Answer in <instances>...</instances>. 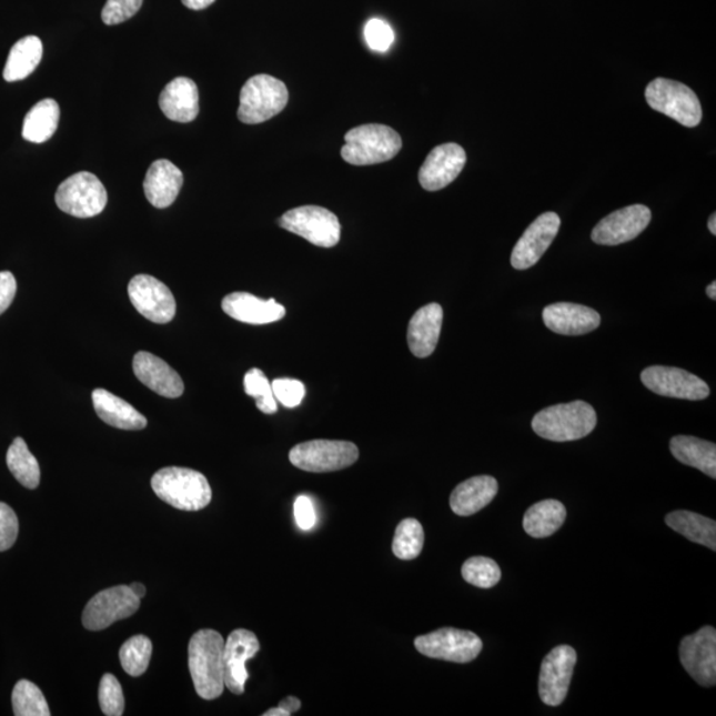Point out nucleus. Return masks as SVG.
I'll return each mask as SVG.
<instances>
[{
  "label": "nucleus",
  "mask_w": 716,
  "mask_h": 716,
  "mask_svg": "<svg viewBox=\"0 0 716 716\" xmlns=\"http://www.w3.org/2000/svg\"><path fill=\"white\" fill-rule=\"evenodd\" d=\"M224 639L211 629L196 632L189 644V668L195 692L213 700L224 690Z\"/></svg>",
  "instance_id": "obj_1"
},
{
  "label": "nucleus",
  "mask_w": 716,
  "mask_h": 716,
  "mask_svg": "<svg viewBox=\"0 0 716 716\" xmlns=\"http://www.w3.org/2000/svg\"><path fill=\"white\" fill-rule=\"evenodd\" d=\"M597 425V414L584 401L543 409L532 420V428L544 440L571 442L585 438Z\"/></svg>",
  "instance_id": "obj_2"
},
{
  "label": "nucleus",
  "mask_w": 716,
  "mask_h": 716,
  "mask_svg": "<svg viewBox=\"0 0 716 716\" xmlns=\"http://www.w3.org/2000/svg\"><path fill=\"white\" fill-rule=\"evenodd\" d=\"M152 488L161 501L182 511L208 507L213 491L206 476L185 467H165L152 477Z\"/></svg>",
  "instance_id": "obj_3"
},
{
  "label": "nucleus",
  "mask_w": 716,
  "mask_h": 716,
  "mask_svg": "<svg viewBox=\"0 0 716 716\" xmlns=\"http://www.w3.org/2000/svg\"><path fill=\"white\" fill-rule=\"evenodd\" d=\"M402 149L401 135L391 127L367 124L351 129L341 149L344 161L354 167L391 161Z\"/></svg>",
  "instance_id": "obj_4"
},
{
  "label": "nucleus",
  "mask_w": 716,
  "mask_h": 716,
  "mask_svg": "<svg viewBox=\"0 0 716 716\" xmlns=\"http://www.w3.org/2000/svg\"><path fill=\"white\" fill-rule=\"evenodd\" d=\"M289 98V90L283 81L270 74H256L242 88L238 119L243 124H262L281 113Z\"/></svg>",
  "instance_id": "obj_5"
},
{
  "label": "nucleus",
  "mask_w": 716,
  "mask_h": 716,
  "mask_svg": "<svg viewBox=\"0 0 716 716\" xmlns=\"http://www.w3.org/2000/svg\"><path fill=\"white\" fill-rule=\"evenodd\" d=\"M645 98L654 111L668 115L680 125L695 128L702 121L697 93L679 81L658 78L646 87Z\"/></svg>",
  "instance_id": "obj_6"
},
{
  "label": "nucleus",
  "mask_w": 716,
  "mask_h": 716,
  "mask_svg": "<svg viewBox=\"0 0 716 716\" xmlns=\"http://www.w3.org/2000/svg\"><path fill=\"white\" fill-rule=\"evenodd\" d=\"M359 455V447L352 442L315 440L293 447L290 461L303 472L332 473L354 465Z\"/></svg>",
  "instance_id": "obj_7"
},
{
  "label": "nucleus",
  "mask_w": 716,
  "mask_h": 716,
  "mask_svg": "<svg viewBox=\"0 0 716 716\" xmlns=\"http://www.w3.org/2000/svg\"><path fill=\"white\" fill-rule=\"evenodd\" d=\"M415 649L425 657L448 660L455 664L472 663L480 656L483 643L475 633L443 627L414 641Z\"/></svg>",
  "instance_id": "obj_8"
},
{
  "label": "nucleus",
  "mask_w": 716,
  "mask_h": 716,
  "mask_svg": "<svg viewBox=\"0 0 716 716\" xmlns=\"http://www.w3.org/2000/svg\"><path fill=\"white\" fill-rule=\"evenodd\" d=\"M58 208L77 218H92L104 211L108 193L92 173L81 172L67 179L54 195Z\"/></svg>",
  "instance_id": "obj_9"
},
{
  "label": "nucleus",
  "mask_w": 716,
  "mask_h": 716,
  "mask_svg": "<svg viewBox=\"0 0 716 716\" xmlns=\"http://www.w3.org/2000/svg\"><path fill=\"white\" fill-rule=\"evenodd\" d=\"M281 228L319 248L331 249L340 242L341 224L332 211L320 206H302L286 211L279 220Z\"/></svg>",
  "instance_id": "obj_10"
},
{
  "label": "nucleus",
  "mask_w": 716,
  "mask_h": 716,
  "mask_svg": "<svg viewBox=\"0 0 716 716\" xmlns=\"http://www.w3.org/2000/svg\"><path fill=\"white\" fill-rule=\"evenodd\" d=\"M141 599L134 595L129 585L113 586L95 595L83 612V625L88 631L107 629L120 619L134 615L140 608Z\"/></svg>",
  "instance_id": "obj_11"
},
{
  "label": "nucleus",
  "mask_w": 716,
  "mask_h": 716,
  "mask_svg": "<svg viewBox=\"0 0 716 716\" xmlns=\"http://www.w3.org/2000/svg\"><path fill=\"white\" fill-rule=\"evenodd\" d=\"M641 381L651 392L664 397L700 401L710 395V387L695 374L672 366H649L641 373Z\"/></svg>",
  "instance_id": "obj_12"
},
{
  "label": "nucleus",
  "mask_w": 716,
  "mask_h": 716,
  "mask_svg": "<svg viewBox=\"0 0 716 716\" xmlns=\"http://www.w3.org/2000/svg\"><path fill=\"white\" fill-rule=\"evenodd\" d=\"M577 653L568 645H561L544 658L538 677V695L545 705L561 706L569 692Z\"/></svg>",
  "instance_id": "obj_13"
},
{
  "label": "nucleus",
  "mask_w": 716,
  "mask_h": 716,
  "mask_svg": "<svg viewBox=\"0 0 716 716\" xmlns=\"http://www.w3.org/2000/svg\"><path fill=\"white\" fill-rule=\"evenodd\" d=\"M128 293L134 309L150 322L168 324L174 319L175 299L159 279L143 274L134 276L128 285Z\"/></svg>",
  "instance_id": "obj_14"
},
{
  "label": "nucleus",
  "mask_w": 716,
  "mask_h": 716,
  "mask_svg": "<svg viewBox=\"0 0 716 716\" xmlns=\"http://www.w3.org/2000/svg\"><path fill=\"white\" fill-rule=\"evenodd\" d=\"M680 664L690 677L704 687L716 684V631L713 626L702 627L692 636L682 639Z\"/></svg>",
  "instance_id": "obj_15"
},
{
  "label": "nucleus",
  "mask_w": 716,
  "mask_h": 716,
  "mask_svg": "<svg viewBox=\"0 0 716 716\" xmlns=\"http://www.w3.org/2000/svg\"><path fill=\"white\" fill-rule=\"evenodd\" d=\"M652 221V211L644 204H632L605 216L592 231V241L602 245H617L636 239Z\"/></svg>",
  "instance_id": "obj_16"
},
{
  "label": "nucleus",
  "mask_w": 716,
  "mask_h": 716,
  "mask_svg": "<svg viewBox=\"0 0 716 716\" xmlns=\"http://www.w3.org/2000/svg\"><path fill=\"white\" fill-rule=\"evenodd\" d=\"M561 216L556 213H544L536 218V221L524 231V234L517 241L511 264L516 270H528L541 261L545 251L549 249L552 242L561 230Z\"/></svg>",
  "instance_id": "obj_17"
},
{
  "label": "nucleus",
  "mask_w": 716,
  "mask_h": 716,
  "mask_svg": "<svg viewBox=\"0 0 716 716\" xmlns=\"http://www.w3.org/2000/svg\"><path fill=\"white\" fill-rule=\"evenodd\" d=\"M466 161L465 149L458 143L448 142L434 148L420 169L421 186L427 191L445 189L458 179Z\"/></svg>",
  "instance_id": "obj_18"
},
{
  "label": "nucleus",
  "mask_w": 716,
  "mask_h": 716,
  "mask_svg": "<svg viewBox=\"0 0 716 716\" xmlns=\"http://www.w3.org/2000/svg\"><path fill=\"white\" fill-rule=\"evenodd\" d=\"M261 651V644L254 633L245 629H236L224 641V686L231 693L242 695L245 682L249 679L245 663L256 656Z\"/></svg>",
  "instance_id": "obj_19"
},
{
  "label": "nucleus",
  "mask_w": 716,
  "mask_h": 716,
  "mask_svg": "<svg viewBox=\"0 0 716 716\" xmlns=\"http://www.w3.org/2000/svg\"><path fill=\"white\" fill-rule=\"evenodd\" d=\"M543 322L552 332L564 336H579L596 331L602 324V316L589 306L555 303L545 306Z\"/></svg>",
  "instance_id": "obj_20"
},
{
  "label": "nucleus",
  "mask_w": 716,
  "mask_h": 716,
  "mask_svg": "<svg viewBox=\"0 0 716 716\" xmlns=\"http://www.w3.org/2000/svg\"><path fill=\"white\" fill-rule=\"evenodd\" d=\"M133 372L150 391L167 399H179L185 385L179 373L160 357L149 352H139L133 359Z\"/></svg>",
  "instance_id": "obj_21"
},
{
  "label": "nucleus",
  "mask_w": 716,
  "mask_h": 716,
  "mask_svg": "<svg viewBox=\"0 0 716 716\" xmlns=\"http://www.w3.org/2000/svg\"><path fill=\"white\" fill-rule=\"evenodd\" d=\"M222 310L231 319L251 325L276 323L285 316L284 305L275 299L263 300L248 292H233L222 300Z\"/></svg>",
  "instance_id": "obj_22"
},
{
  "label": "nucleus",
  "mask_w": 716,
  "mask_h": 716,
  "mask_svg": "<svg viewBox=\"0 0 716 716\" xmlns=\"http://www.w3.org/2000/svg\"><path fill=\"white\" fill-rule=\"evenodd\" d=\"M443 322V310L440 304L422 306L409 323L407 344L415 357L426 359L438 344Z\"/></svg>",
  "instance_id": "obj_23"
},
{
  "label": "nucleus",
  "mask_w": 716,
  "mask_h": 716,
  "mask_svg": "<svg viewBox=\"0 0 716 716\" xmlns=\"http://www.w3.org/2000/svg\"><path fill=\"white\" fill-rule=\"evenodd\" d=\"M183 185V174L173 162L168 160L154 161L150 165L143 191L148 201L157 209L172 206Z\"/></svg>",
  "instance_id": "obj_24"
},
{
  "label": "nucleus",
  "mask_w": 716,
  "mask_h": 716,
  "mask_svg": "<svg viewBox=\"0 0 716 716\" xmlns=\"http://www.w3.org/2000/svg\"><path fill=\"white\" fill-rule=\"evenodd\" d=\"M160 108L169 120L191 122L200 113V93L193 80L177 78L163 88Z\"/></svg>",
  "instance_id": "obj_25"
},
{
  "label": "nucleus",
  "mask_w": 716,
  "mask_h": 716,
  "mask_svg": "<svg viewBox=\"0 0 716 716\" xmlns=\"http://www.w3.org/2000/svg\"><path fill=\"white\" fill-rule=\"evenodd\" d=\"M500 491L495 477L481 475L462 482L450 496V507L458 516H472L487 507Z\"/></svg>",
  "instance_id": "obj_26"
},
{
  "label": "nucleus",
  "mask_w": 716,
  "mask_h": 716,
  "mask_svg": "<svg viewBox=\"0 0 716 716\" xmlns=\"http://www.w3.org/2000/svg\"><path fill=\"white\" fill-rule=\"evenodd\" d=\"M92 400L95 414L109 426L121 430H142L148 425L147 418L131 404L105 389H95Z\"/></svg>",
  "instance_id": "obj_27"
},
{
  "label": "nucleus",
  "mask_w": 716,
  "mask_h": 716,
  "mask_svg": "<svg viewBox=\"0 0 716 716\" xmlns=\"http://www.w3.org/2000/svg\"><path fill=\"white\" fill-rule=\"evenodd\" d=\"M674 458L686 466L700 470L702 473L716 477V445L713 442L695 436L677 435L670 441Z\"/></svg>",
  "instance_id": "obj_28"
},
{
  "label": "nucleus",
  "mask_w": 716,
  "mask_h": 716,
  "mask_svg": "<svg viewBox=\"0 0 716 716\" xmlns=\"http://www.w3.org/2000/svg\"><path fill=\"white\" fill-rule=\"evenodd\" d=\"M43 58V43L38 37H26L12 46L3 78L9 83L29 78Z\"/></svg>",
  "instance_id": "obj_29"
},
{
  "label": "nucleus",
  "mask_w": 716,
  "mask_h": 716,
  "mask_svg": "<svg viewBox=\"0 0 716 716\" xmlns=\"http://www.w3.org/2000/svg\"><path fill=\"white\" fill-rule=\"evenodd\" d=\"M567 510L558 501L548 500L534 504L524 515L523 527L531 537L544 538L563 527Z\"/></svg>",
  "instance_id": "obj_30"
},
{
  "label": "nucleus",
  "mask_w": 716,
  "mask_h": 716,
  "mask_svg": "<svg viewBox=\"0 0 716 716\" xmlns=\"http://www.w3.org/2000/svg\"><path fill=\"white\" fill-rule=\"evenodd\" d=\"M665 522L688 541L716 551V523L710 517L690 511H674L666 516Z\"/></svg>",
  "instance_id": "obj_31"
},
{
  "label": "nucleus",
  "mask_w": 716,
  "mask_h": 716,
  "mask_svg": "<svg viewBox=\"0 0 716 716\" xmlns=\"http://www.w3.org/2000/svg\"><path fill=\"white\" fill-rule=\"evenodd\" d=\"M60 108L57 101H39L27 113L23 122V139L33 143H43L52 138L59 127Z\"/></svg>",
  "instance_id": "obj_32"
},
{
  "label": "nucleus",
  "mask_w": 716,
  "mask_h": 716,
  "mask_svg": "<svg viewBox=\"0 0 716 716\" xmlns=\"http://www.w3.org/2000/svg\"><path fill=\"white\" fill-rule=\"evenodd\" d=\"M7 466L22 486L33 490L40 483L39 463L22 438H17L7 452Z\"/></svg>",
  "instance_id": "obj_33"
},
{
  "label": "nucleus",
  "mask_w": 716,
  "mask_h": 716,
  "mask_svg": "<svg viewBox=\"0 0 716 716\" xmlns=\"http://www.w3.org/2000/svg\"><path fill=\"white\" fill-rule=\"evenodd\" d=\"M425 544L424 527L417 520L409 517L402 521L393 538V554L401 561H414L421 555Z\"/></svg>",
  "instance_id": "obj_34"
},
{
  "label": "nucleus",
  "mask_w": 716,
  "mask_h": 716,
  "mask_svg": "<svg viewBox=\"0 0 716 716\" xmlns=\"http://www.w3.org/2000/svg\"><path fill=\"white\" fill-rule=\"evenodd\" d=\"M12 708L17 716H50V707L42 692L32 682L19 680L12 692Z\"/></svg>",
  "instance_id": "obj_35"
},
{
  "label": "nucleus",
  "mask_w": 716,
  "mask_h": 716,
  "mask_svg": "<svg viewBox=\"0 0 716 716\" xmlns=\"http://www.w3.org/2000/svg\"><path fill=\"white\" fill-rule=\"evenodd\" d=\"M152 652V641L148 637L134 636L129 638L120 651L122 668L132 677H141L148 670Z\"/></svg>",
  "instance_id": "obj_36"
},
{
  "label": "nucleus",
  "mask_w": 716,
  "mask_h": 716,
  "mask_svg": "<svg viewBox=\"0 0 716 716\" xmlns=\"http://www.w3.org/2000/svg\"><path fill=\"white\" fill-rule=\"evenodd\" d=\"M462 576L468 584L488 589L501 582L502 571L493 558L476 556L463 564Z\"/></svg>",
  "instance_id": "obj_37"
},
{
  "label": "nucleus",
  "mask_w": 716,
  "mask_h": 716,
  "mask_svg": "<svg viewBox=\"0 0 716 716\" xmlns=\"http://www.w3.org/2000/svg\"><path fill=\"white\" fill-rule=\"evenodd\" d=\"M244 392L254 397L256 407L264 414H275L278 412V401L272 392L271 382L268 376L256 367H252L244 376Z\"/></svg>",
  "instance_id": "obj_38"
},
{
  "label": "nucleus",
  "mask_w": 716,
  "mask_h": 716,
  "mask_svg": "<svg viewBox=\"0 0 716 716\" xmlns=\"http://www.w3.org/2000/svg\"><path fill=\"white\" fill-rule=\"evenodd\" d=\"M99 700L102 713L108 716H120L124 714V693L118 678L112 674H105L101 678L99 688Z\"/></svg>",
  "instance_id": "obj_39"
},
{
  "label": "nucleus",
  "mask_w": 716,
  "mask_h": 716,
  "mask_svg": "<svg viewBox=\"0 0 716 716\" xmlns=\"http://www.w3.org/2000/svg\"><path fill=\"white\" fill-rule=\"evenodd\" d=\"M142 3L143 0H107L101 12L102 22L107 26L124 23L140 11Z\"/></svg>",
  "instance_id": "obj_40"
},
{
  "label": "nucleus",
  "mask_w": 716,
  "mask_h": 716,
  "mask_svg": "<svg viewBox=\"0 0 716 716\" xmlns=\"http://www.w3.org/2000/svg\"><path fill=\"white\" fill-rule=\"evenodd\" d=\"M364 36L366 44L370 46L371 50L376 52H386L394 42L392 27L385 20L377 18L371 19L366 23Z\"/></svg>",
  "instance_id": "obj_41"
},
{
  "label": "nucleus",
  "mask_w": 716,
  "mask_h": 716,
  "mask_svg": "<svg viewBox=\"0 0 716 716\" xmlns=\"http://www.w3.org/2000/svg\"><path fill=\"white\" fill-rule=\"evenodd\" d=\"M275 400L285 407H296L302 404L305 386L302 381L293 379H278L271 384Z\"/></svg>",
  "instance_id": "obj_42"
},
{
  "label": "nucleus",
  "mask_w": 716,
  "mask_h": 716,
  "mask_svg": "<svg viewBox=\"0 0 716 716\" xmlns=\"http://www.w3.org/2000/svg\"><path fill=\"white\" fill-rule=\"evenodd\" d=\"M19 522L16 513L6 503L0 502V552L10 549L17 542Z\"/></svg>",
  "instance_id": "obj_43"
},
{
  "label": "nucleus",
  "mask_w": 716,
  "mask_h": 716,
  "mask_svg": "<svg viewBox=\"0 0 716 716\" xmlns=\"http://www.w3.org/2000/svg\"><path fill=\"white\" fill-rule=\"evenodd\" d=\"M293 515L300 530L310 531L316 525V511L309 496H299L293 504Z\"/></svg>",
  "instance_id": "obj_44"
},
{
  "label": "nucleus",
  "mask_w": 716,
  "mask_h": 716,
  "mask_svg": "<svg viewBox=\"0 0 716 716\" xmlns=\"http://www.w3.org/2000/svg\"><path fill=\"white\" fill-rule=\"evenodd\" d=\"M18 285L16 276L9 271L0 272V315L10 309L16 299Z\"/></svg>",
  "instance_id": "obj_45"
},
{
  "label": "nucleus",
  "mask_w": 716,
  "mask_h": 716,
  "mask_svg": "<svg viewBox=\"0 0 716 716\" xmlns=\"http://www.w3.org/2000/svg\"><path fill=\"white\" fill-rule=\"evenodd\" d=\"M279 707L284 708L285 712H289L290 715H292L300 710V707H302V702H300L295 697H286L283 700H281V704H279Z\"/></svg>",
  "instance_id": "obj_46"
},
{
  "label": "nucleus",
  "mask_w": 716,
  "mask_h": 716,
  "mask_svg": "<svg viewBox=\"0 0 716 716\" xmlns=\"http://www.w3.org/2000/svg\"><path fill=\"white\" fill-rule=\"evenodd\" d=\"M214 2L215 0H182L183 6H186L188 9L194 11L208 9V7H210Z\"/></svg>",
  "instance_id": "obj_47"
},
{
  "label": "nucleus",
  "mask_w": 716,
  "mask_h": 716,
  "mask_svg": "<svg viewBox=\"0 0 716 716\" xmlns=\"http://www.w3.org/2000/svg\"><path fill=\"white\" fill-rule=\"evenodd\" d=\"M129 588H131L132 592L134 593V595L138 596L140 599L142 597H145V595H147V588L141 583H133V584L129 585Z\"/></svg>",
  "instance_id": "obj_48"
},
{
  "label": "nucleus",
  "mask_w": 716,
  "mask_h": 716,
  "mask_svg": "<svg viewBox=\"0 0 716 716\" xmlns=\"http://www.w3.org/2000/svg\"><path fill=\"white\" fill-rule=\"evenodd\" d=\"M264 716H290V713L278 706L275 708H270L268 713H264Z\"/></svg>",
  "instance_id": "obj_49"
},
{
  "label": "nucleus",
  "mask_w": 716,
  "mask_h": 716,
  "mask_svg": "<svg viewBox=\"0 0 716 716\" xmlns=\"http://www.w3.org/2000/svg\"><path fill=\"white\" fill-rule=\"evenodd\" d=\"M708 230H710V233L713 235H716V214L715 213L710 216V220H708Z\"/></svg>",
  "instance_id": "obj_50"
},
{
  "label": "nucleus",
  "mask_w": 716,
  "mask_h": 716,
  "mask_svg": "<svg viewBox=\"0 0 716 716\" xmlns=\"http://www.w3.org/2000/svg\"><path fill=\"white\" fill-rule=\"evenodd\" d=\"M706 292L708 298L716 300V283L713 282L710 285H708Z\"/></svg>",
  "instance_id": "obj_51"
}]
</instances>
